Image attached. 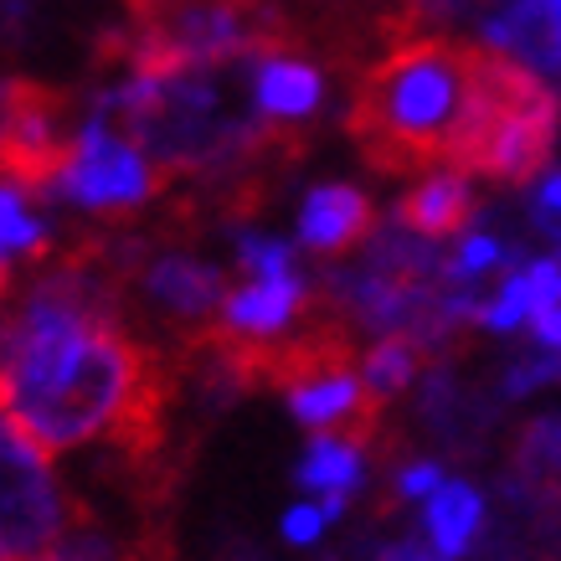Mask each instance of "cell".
<instances>
[{"label": "cell", "instance_id": "6da1fadb", "mask_svg": "<svg viewBox=\"0 0 561 561\" xmlns=\"http://www.w3.org/2000/svg\"><path fill=\"white\" fill-rule=\"evenodd\" d=\"M0 402L47 454L135 427L150 360L83 278L57 273L0 314Z\"/></svg>", "mask_w": 561, "mask_h": 561}, {"label": "cell", "instance_id": "7a4b0ae2", "mask_svg": "<svg viewBox=\"0 0 561 561\" xmlns=\"http://www.w3.org/2000/svg\"><path fill=\"white\" fill-rule=\"evenodd\" d=\"M479 72L484 51L463 42H438V36L408 42L366 72L351 129L376 165L412 171L448 160L474 108Z\"/></svg>", "mask_w": 561, "mask_h": 561}, {"label": "cell", "instance_id": "3957f363", "mask_svg": "<svg viewBox=\"0 0 561 561\" xmlns=\"http://www.w3.org/2000/svg\"><path fill=\"white\" fill-rule=\"evenodd\" d=\"M551 139H557V99L546 93V83L511 57L484 51L474 108L448 165L490 181H530L546 165Z\"/></svg>", "mask_w": 561, "mask_h": 561}, {"label": "cell", "instance_id": "277c9868", "mask_svg": "<svg viewBox=\"0 0 561 561\" xmlns=\"http://www.w3.org/2000/svg\"><path fill=\"white\" fill-rule=\"evenodd\" d=\"M72 530L51 454L0 402V561H47Z\"/></svg>", "mask_w": 561, "mask_h": 561}, {"label": "cell", "instance_id": "5b68a950", "mask_svg": "<svg viewBox=\"0 0 561 561\" xmlns=\"http://www.w3.org/2000/svg\"><path fill=\"white\" fill-rule=\"evenodd\" d=\"M51 191L62 202L99 211V217H124L154 196V165L129 135L108 129V124H83L72 135L62 165L51 175Z\"/></svg>", "mask_w": 561, "mask_h": 561}, {"label": "cell", "instance_id": "8992f818", "mask_svg": "<svg viewBox=\"0 0 561 561\" xmlns=\"http://www.w3.org/2000/svg\"><path fill=\"white\" fill-rule=\"evenodd\" d=\"M309 305L305 273H278V278H248L238 289L221 294L217 330L221 341L248 345V351H273V341H284L299 314Z\"/></svg>", "mask_w": 561, "mask_h": 561}, {"label": "cell", "instance_id": "52a82bcc", "mask_svg": "<svg viewBox=\"0 0 561 561\" xmlns=\"http://www.w3.org/2000/svg\"><path fill=\"white\" fill-rule=\"evenodd\" d=\"M371 196L360 186H345V181H330V186H314L299 206V248L320 257L351 253L366 232H371Z\"/></svg>", "mask_w": 561, "mask_h": 561}, {"label": "cell", "instance_id": "ba28073f", "mask_svg": "<svg viewBox=\"0 0 561 561\" xmlns=\"http://www.w3.org/2000/svg\"><path fill=\"white\" fill-rule=\"evenodd\" d=\"M366 479V454H360V438L351 433H309V448L299 469H294V484H305L309 500H320L330 520H341L351 494L360 490Z\"/></svg>", "mask_w": 561, "mask_h": 561}, {"label": "cell", "instance_id": "9c48e42d", "mask_svg": "<svg viewBox=\"0 0 561 561\" xmlns=\"http://www.w3.org/2000/svg\"><path fill=\"white\" fill-rule=\"evenodd\" d=\"M221 278L196 257H160L150 273H145V299H150L160 314H171L175 324H196L206 314L221 309Z\"/></svg>", "mask_w": 561, "mask_h": 561}, {"label": "cell", "instance_id": "30bf717a", "mask_svg": "<svg viewBox=\"0 0 561 561\" xmlns=\"http://www.w3.org/2000/svg\"><path fill=\"white\" fill-rule=\"evenodd\" d=\"M484 530V494L469 479H443L423 500V536L448 561H463Z\"/></svg>", "mask_w": 561, "mask_h": 561}, {"label": "cell", "instance_id": "8fae6325", "mask_svg": "<svg viewBox=\"0 0 561 561\" xmlns=\"http://www.w3.org/2000/svg\"><path fill=\"white\" fill-rule=\"evenodd\" d=\"M402 227L408 232H417V238H454V232H463L469 227V217H474V191H469V181H463V171H433L427 181H417V186L402 196Z\"/></svg>", "mask_w": 561, "mask_h": 561}, {"label": "cell", "instance_id": "7c38bea8", "mask_svg": "<svg viewBox=\"0 0 561 561\" xmlns=\"http://www.w3.org/2000/svg\"><path fill=\"white\" fill-rule=\"evenodd\" d=\"M257 114L273 124H299L309 114H320V99H324V78L309 62L299 57H268L257 68Z\"/></svg>", "mask_w": 561, "mask_h": 561}, {"label": "cell", "instance_id": "4fadbf2b", "mask_svg": "<svg viewBox=\"0 0 561 561\" xmlns=\"http://www.w3.org/2000/svg\"><path fill=\"white\" fill-rule=\"evenodd\" d=\"M417 366H423V351L408 335H381L360 360V381L371 391V402H391L397 391H408L417 381Z\"/></svg>", "mask_w": 561, "mask_h": 561}, {"label": "cell", "instance_id": "5bb4252c", "mask_svg": "<svg viewBox=\"0 0 561 561\" xmlns=\"http://www.w3.org/2000/svg\"><path fill=\"white\" fill-rule=\"evenodd\" d=\"M0 253L11 257H42L47 253V221L32 211L26 202V186L0 175Z\"/></svg>", "mask_w": 561, "mask_h": 561}, {"label": "cell", "instance_id": "9a60e30c", "mask_svg": "<svg viewBox=\"0 0 561 561\" xmlns=\"http://www.w3.org/2000/svg\"><path fill=\"white\" fill-rule=\"evenodd\" d=\"M505 263V242L490 238V232H469V238L459 242V253H454V263H448V278L454 284H474L479 273H490Z\"/></svg>", "mask_w": 561, "mask_h": 561}, {"label": "cell", "instance_id": "2e32d148", "mask_svg": "<svg viewBox=\"0 0 561 561\" xmlns=\"http://www.w3.org/2000/svg\"><path fill=\"white\" fill-rule=\"evenodd\" d=\"M238 263L248 278H278V273H299L294 248L278 238H242L238 242Z\"/></svg>", "mask_w": 561, "mask_h": 561}, {"label": "cell", "instance_id": "e0dca14e", "mask_svg": "<svg viewBox=\"0 0 561 561\" xmlns=\"http://www.w3.org/2000/svg\"><path fill=\"white\" fill-rule=\"evenodd\" d=\"M47 561H129L119 551V541H108L103 530L93 526H72L62 541H57V551H51Z\"/></svg>", "mask_w": 561, "mask_h": 561}, {"label": "cell", "instance_id": "ac0fdd59", "mask_svg": "<svg viewBox=\"0 0 561 561\" xmlns=\"http://www.w3.org/2000/svg\"><path fill=\"white\" fill-rule=\"evenodd\" d=\"M278 530H284V541H289V546H314L324 530H330V515H324L320 500H299V505H289V511H284Z\"/></svg>", "mask_w": 561, "mask_h": 561}, {"label": "cell", "instance_id": "d6986e66", "mask_svg": "<svg viewBox=\"0 0 561 561\" xmlns=\"http://www.w3.org/2000/svg\"><path fill=\"white\" fill-rule=\"evenodd\" d=\"M443 479H448V474H443L438 459H417V463H408V469H397L391 490H397V500H402V505H423Z\"/></svg>", "mask_w": 561, "mask_h": 561}, {"label": "cell", "instance_id": "ffe728a7", "mask_svg": "<svg viewBox=\"0 0 561 561\" xmlns=\"http://www.w3.org/2000/svg\"><path fill=\"white\" fill-rule=\"evenodd\" d=\"M530 335H536V345H546L551 356H561V305L541 309V314L530 320Z\"/></svg>", "mask_w": 561, "mask_h": 561}, {"label": "cell", "instance_id": "44dd1931", "mask_svg": "<svg viewBox=\"0 0 561 561\" xmlns=\"http://www.w3.org/2000/svg\"><path fill=\"white\" fill-rule=\"evenodd\" d=\"M381 561H448V557H438V551L427 546V536H423V541H397V546H387V551H381Z\"/></svg>", "mask_w": 561, "mask_h": 561}, {"label": "cell", "instance_id": "7402d4cb", "mask_svg": "<svg viewBox=\"0 0 561 561\" xmlns=\"http://www.w3.org/2000/svg\"><path fill=\"white\" fill-rule=\"evenodd\" d=\"M536 202H541L546 217H557V221H561V171L546 175V181H541V196H536Z\"/></svg>", "mask_w": 561, "mask_h": 561}, {"label": "cell", "instance_id": "603a6c76", "mask_svg": "<svg viewBox=\"0 0 561 561\" xmlns=\"http://www.w3.org/2000/svg\"><path fill=\"white\" fill-rule=\"evenodd\" d=\"M546 62L561 68V21H546Z\"/></svg>", "mask_w": 561, "mask_h": 561}, {"label": "cell", "instance_id": "cb8c5ba5", "mask_svg": "<svg viewBox=\"0 0 561 561\" xmlns=\"http://www.w3.org/2000/svg\"><path fill=\"white\" fill-rule=\"evenodd\" d=\"M165 5H171V0H135L139 16H165Z\"/></svg>", "mask_w": 561, "mask_h": 561}, {"label": "cell", "instance_id": "d4e9b609", "mask_svg": "<svg viewBox=\"0 0 561 561\" xmlns=\"http://www.w3.org/2000/svg\"><path fill=\"white\" fill-rule=\"evenodd\" d=\"M5 284H11V257L0 253V294H5Z\"/></svg>", "mask_w": 561, "mask_h": 561}]
</instances>
